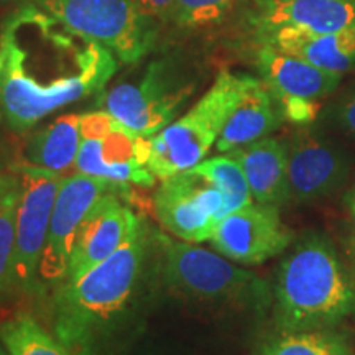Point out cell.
<instances>
[{
	"label": "cell",
	"mask_w": 355,
	"mask_h": 355,
	"mask_svg": "<svg viewBox=\"0 0 355 355\" xmlns=\"http://www.w3.org/2000/svg\"><path fill=\"white\" fill-rule=\"evenodd\" d=\"M257 64L266 87L278 102L288 99L316 102L331 94L340 81L339 73L318 68L265 43L257 55Z\"/></svg>",
	"instance_id": "2e32d148"
},
{
	"label": "cell",
	"mask_w": 355,
	"mask_h": 355,
	"mask_svg": "<svg viewBox=\"0 0 355 355\" xmlns=\"http://www.w3.org/2000/svg\"><path fill=\"white\" fill-rule=\"evenodd\" d=\"M0 355H10V354L7 352L6 347H2V345H0Z\"/></svg>",
	"instance_id": "4dcf8cb0"
},
{
	"label": "cell",
	"mask_w": 355,
	"mask_h": 355,
	"mask_svg": "<svg viewBox=\"0 0 355 355\" xmlns=\"http://www.w3.org/2000/svg\"><path fill=\"white\" fill-rule=\"evenodd\" d=\"M40 2H43V0H33V3H35V6H38Z\"/></svg>",
	"instance_id": "836d02e7"
},
{
	"label": "cell",
	"mask_w": 355,
	"mask_h": 355,
	"mask_svg": "<svg viewBox=\"0 0 355 355\" xmlns=\"http://www.w3.org/2000/svg\"><path fill=\"white\" fill-rule=\"evenodd\" d=\"M153 206L159 224L175 237L189 242L209 241L225 217L222 193L193 168L163 180Z\"/></svg>",
	"instance_id": "9c48e42d"
},
{
	"label": "cell",
	"mask_w": 355,
	"mask_h": 355,
	"mask_svg": "<svg viewBox=\"0 0 355 355\" xmlns=\"http://www.w3.org/2000/svg\"><path fill=\"white\" fill-rule=\"evenodd\" d=\"M352 254H354V259H355V241H354V247H352Z\"/></svg>",
	"instance_id": "e575fe53"
},
{
	"label": "cell",
	"mask_w": 355,
	"mask_h": 355,
	"mask_svg": "<svg viewBox=\"0 0 355 355\" xmlns=\"http://www.w3.org/2000/svg\"><path fill=\"white\" fill-rule=\"evenodd\" d=\"M257 355H352L345 337L329 329L279 332L265 340Z\"/></svg>",
	"instance_id": "44dd1931"
},
{
	"label": "cell",
	"mask_w": 355,
	"mask_h": 355,
	"mask_svg": "<svg viewBox=\"0 0 355 355\" xmlns=\"http://www.w3.org/2000/svg\"><path fill=\"white\" fill-rule=\"evenodd\" d=\"M241 163L255 202L283 206L290 199L288 186V146L265 137L230 152Z\"/></svg>",
	"instance_id": "e0dca14e"
},
{
	"label": "cell",
	"mask_w": 355,
	"mask_h": 355,
	"mask_svg": "<svg viewBox=\"0 0 355 355\" xmlns=\"http://www.w3.org/2000/svg\"><path fill=\"white\" fill-rule=\"evenodd\" d=\"M20 183L0 202V304L19 293L15 278V219Z\"/></svg>",
	"instance_id": "cb8c5ba5"
},
{
	"label": "cell",
	"mask_w": 355,
	"mask_h": 355,
	"mask_svg": "<svg viewBox=\"0 0 355 355\" xmlns=\"http://www.w3.org/2000/svg\"><path fill=\"white\" fill-rule=\"evenodd\" d=\"M15 165V163L12 162L10 158V152H8V148L6 145L0 141V173H6V171H12V166Z\"/></svg>",
	"instance_id": "f1b7e54d"
},
{
	"label": "cell",
	"mask_w": 355,
	"mask_h": 355,
	"mask_svg": "<svg viewBox=\"0 0 355 355\" xmlns=\"http://www.w3.org/2000/svg\"><path fill=\"white\" fill-rule=\"evenodd\" d=\"M175 2L176 0H140L144 10L157 19L158 21H173L175 15Z\"/></svg>",
	"instance_id": "484cf974"
},
{
	"label": "cell",
	"mask_w": 355,
	"mask_h": 355,
	"mask_svg": "<svg viewBox=\"0 0 355 355\" xmlns=\"http://www.w3.org/2000/svg\"><path fill=\"white\" fill-rule=\"evenodd\" d=\"M237 0H176L173 21L183 28L216 25L232 10Z\"/></svg>",
	"instance_id": "d4e9b609"
},
{
	"label": "cell",
	"mask_w": 355,
	"mask_h": 355,
	"mask_svg": "<svg viewBox=\"0 0 355 355\" xmlns=\"http://www.w3.org/2000/svg\"><path fill=\"white\" fill-rule=\"evenodd\" d=\"M122 189L104 194L84 217L74 239L64 282L81 278L139 232L141 219L119 198Z\"/></svg>",
	"instance_id": "4fadbf2b"
},
{
	"label": "cell",
	"mask_w": 355,
	"mask_h": 355,
	"mask_svg": "<svg viewBox=\"0 0 355 355\" xmlns=\"http://www.w3.org/2000/svg\"><path fill=\"white\" fill-rule=\"evenodd\" d=\"M81 140V115H61L28 137L26 163L66 175L76 168Z\"/></svg>",
	"instance_id": "ffe728a7"
},
{
	"label": "cell",
	"mask_w": 355,
	"mask_h": 355,
	"mask_svg": "<svg viewBox=\"0 0 355 355\" xmlns=\"http://www.w3.org/2000/svg\"><path fill=\"white\" fill-rule=\"evenodd\" d=\"M163 290L198 303L265 309L270 304L268 285L220 254L176 242L159 232Z\"/></svg>",
	"instance_id": "5b68a950"
},
{
	"label": "cell",
	"mask_w": 355,
	"mask_h": 355,
	"mask_svg": "<svg viewBox=\"0 0 355 355\" xmlns=\"http://www.w3.org/2000/svg\"><path fill=\"white\" fill-rule=\"evenodd\" d=\"M0 340L10 355H76L26 314L0 324Z\"/></svg>",
	"instance_id": "7402d4cb"
},
{
	"label": "cell",
	"mask_w": 355,
	"mask_h": 355,
	"mask_svg": "<svg viewBox=\"0 0 355 355\" xmlns=\"http://www.w3.org/2000/svg\"><path fill=\"white\" fill-rule=\"evenodd\" d=\"M19 183H20L19 175H17L13 170L0 173V202L3 201V198H6L7 194L15 188V186H19Z\"/></svg>",
	"instance_id": "4316f807"
},
{
	"label": "cell",
	"mask_w": 355,
	"mask_h": 355,
	"mask_svg": "<svg viewBox=\"0 0 355 355\" xmlns=\"http://www.w3.org/2000/svg\"><path fill=\"white\" fill-rule=\"evenodd\" d=\"M38 7L74 37L104 44L123 63H137L158 38V20L140 0H43Z\"/></svg>",
	"instance_id": "8992f818"
},
{
	"label": "cell",
	"mask_w": 355,
	"mask_h": 355,
	"mask_svg": "<svg viewBox=\"0 0 355 355\" xmlns=\"http://www.w3.org/2000/svg\"><path fill=\"white\" fill-rule=\"evenodd\" d=\"M254 24L261 40L282 28L339 32L355 25V0H260Z\"/></svg>",
	"instance_id": "9a60e30c"
},
{
	"label": "cell",
	"mask_w": 355,
	"mask_h": 355,
	"mask_svg": "<svg viewBox=\"0 0 355 355\" xmlns=\"http://www.w3.org/2000/svg\"><path fill=\"white\" fill-rule=\"evenodd\" d=\"M343 123L349 128L350 132L355 133V97L352 101H349L343 109Z\"/></svg>",
	"instance_id": "83f0119b"
},
{
	"label": "cell",
	"mask_w": 355,
	"mask_h": 355,
	"mask_svg": "<svg viewBox=\"0 0 355 355\" xmlns=\"http://www.w3.org/2000/svg\"><path fill=\"white\" fill-rule=\"evenodd\" d=\"M25 3H33V0H0V6H25Z\"/></svg>",
	"instance_id": "f546056e"
},
{
	"label": "cell",
	"mask_w": 355,
	"mask_h": 355,
	"mask_svg": "<svg viewBox=\"0 0 355 355\" xmlns=\"http://www.w3.org/2000/svg\"><path fill=\"white\" fill-rule=\"evenodd\" d=\"M355 314V285L334 245L308 234L279 265L275 322L279 332L331 329Z\"/></svg>",
	"instance_id": "7a4b0ae2"
},
{
	"label": "cell",
	"mask_w": 355,
	"mask_h": 355,
	"mask_svg": "<svg viewBox=\"0 0 355 355\" xmlns=\"http://www.w3.org/2000/svg\"><path fill=\"white\" fill-rule=\"evenodd\" d=\"M2 69H3V60H2V55H0V74H2Z\"/></svg>",
	"instance_id": "1f68e13d"
},
{
	"label": "cell",
	"mask_w": 355,
	"mask_h": 355,
	"mask_svg": "<svg viewBox=\"0 0 355 355\" xmlns=\"http://www.w3.org/2000/svg\"><path fill=\"white\" fill-rule=\"evenodd\" d=\"M282 122V112L275 107L273 94L265 83L254 78L245 94L222 128L216 148L222 153L265 139Z\"/></svg>",
	"instance_id": "d6986e66"
},
{
	"label": "cell",
	"mask_w": 355,
	"mask_h": 355,
	"mask_svg": "<svg viewBox=\"0 0 355 355\" xmlns=\"http://www.w3.org/2000/svg\"><path fill=\"white\" fill-rule=\"evenodd\" d=\"M162 283L159 230L141 225L127 243L53 293V331L76 355H122L145 329Z\"/></svg>",
	"instance_id": "6da1fadb"
},
{
	"label": "cell",
	"mask_w": 355,
	"mask_h": 355,
	"mask_svg": "<svg viewBox=\"0 0 355 355\" xmlns=\"http://www.w3.org/2000/svg\"><path fill=\"white\" fill-rule=\"evenodd\" d=\"M194 86L171 58L148 64L139 84L121 83L102 94L105 110L141 137H153L171 123Z\"/></svg>",
	"instance_id": "52a82bcc"
},
{
	"label": "cell",
	"mask_w": 355,
	"mask_h": 355,
	"mask_svg": "<svg viewBox=\"0 0 355 355\" xmlns=\"http://www.w3.org/2000/svg\"><path fill=\"white\" fill-rule=\"evenodd\" d=\"M279 207L250 202L219 222L209 239L225 259L243 265H260L286 250L293 232L282 222Z\"/></svg>",
	"instance_id": "8fae6325"
},
{
	"label": "cell",
	"mask_w": 355,
	"mask_h": 355,
	"mask_svg": "<svg viewBox=\"0 0 355 355\" xmlns=\"http://www.w3.org/2000/svg\"><path fill=\"white\" fill-rule=\"evenodd\" d=\"M344 176V159L331 145L308 132L295 137L288 148L290 199L316 201L334 191Z\"/></svg>",
	"instance_id": "5bb4252c"
},
{
	"label": "cell",
	"mask_w": 355,
	"mask_h": 355,
	"mask_svg": "<svg viewBox=\"0 0 355 355\" xmlns=\"http://www.w3.org/2000/svg\"><path fill=\"white\" fill-rule=\"evenodd\" d=\"M0 114L15 132H26L43 117L91 94H101L117 71V61L104 44L86 42L79 50L78 74L60 76L42 84L26 71V53L17 38V28L3 21L0 33Z\"/></svg>",
	"instance_id": "3957f363"
},
{
	"label": "cell",
	"mask_w": 355,
	"mask_h": 355,
	"mask_svg": "<svg viewBox=\"0 0 355 355\" xmlns=\"http://www.w3.org/2000/svg\"><path fill=\"white\" fill-rule=\"evenodd\" d=\"M261 42L331 73L343 74L355 64V25L331 33L282 28Z\"/></svg>",
	"instance_id": "ac0fdd59"
},
{
	"label": "cell",
	"mask_w": 355,
	"mask_h": 355,
	"mask_svg": "<svg viewBox=\"0 0 355 355\" xmlns=\"http://www.w3.org/2000/svg\"><path fill=\"white\" fill-rule=\"evenodd\" d=\"M254 81L248 74L220 71L209 91L178 121L150 137L146 168L155 178L166 180L191 170L216 145L225 122Z\"/></svg>",
	"instance_id": "277c9868"
},
{
	"label": "cell",
	"mask_w": 355,
	"mask_h": 355,
	"mask_svg": "<svg viewBox=\"0 0 355 355\" xmlns=\"http://www.w3.org/2000/svg\"><path fill=\"white\" fill-rule=\"evenodd\" d=\"M148 157L150 137L137 135L115 119L105 130L83 137L76 171L121 186L152 188L155 176L146 168Z\"/></svg>",
	"instance_id": "7c38bea8"
},
{
	"label": "cell",
	"mask_w": 355,
	"mask_h": 355,
	"mask_svg": "<svg viewBox=\"0 0 355 355\" xmlns=\"http://www.w3.org/2000/svg\"><path fill=\"white\" fill-rule=\"evenodd\" d=\"M12 170L19 175L20 196L15 219V278L19 293L37 295L43 291L40 282L44 245L56 194L63 175L46 168L15 163Z\"/></svg>",
	"instance_id": "ba28073f"
},
{
	"label": "cell",
	"mask_w": 355,
	"mask_h": 355,
	"mask_svg": "<svg viewBox=\"0 0 355 355\" xmlns=\"http://www.w3.org/2000/svg\"><path fill=\"white\" fill-rule=\"evenodd\" d=\"M352 212H354V216H355V194H354V199H352Z\"/></svg>",
	"instance_id": "d6a6232c"
},
{
	"label": "cell",
	"mask_w": 355,
	"mask_h": 355,
	"mask_svg": "<svg viewBox=\"0 0 355 355\" xmlns=\"http://www.w3.org/2000/svg\"><path fill=\"white\" fill-rule=\"evenodd\" d=\"M193 170L206 176L220 191L225 201V216L242 209L254 201L245 173L230 152L209 158L206 162L202 159Z\"/></svg>",
	"instance_id": "603a6c76"
},
{
	"label": "cell",
	"mask_w": 355,
	"mask_h": 355,
	"mask_svg": "<svg viewBox=\"0 0 355 355\" xmlns=\"http://www.w3.org/2000/svg\"><path fill=\"white\" fill-rule=\"evenodd\" d=\"M127 188L112 181L87 175H69L61 180L44 245L40 282L42 288H55L64 282L74 239L92 206L110 191Z\"/></svg>",
	"instance_id": "30bf717a"
}]
</instances>
